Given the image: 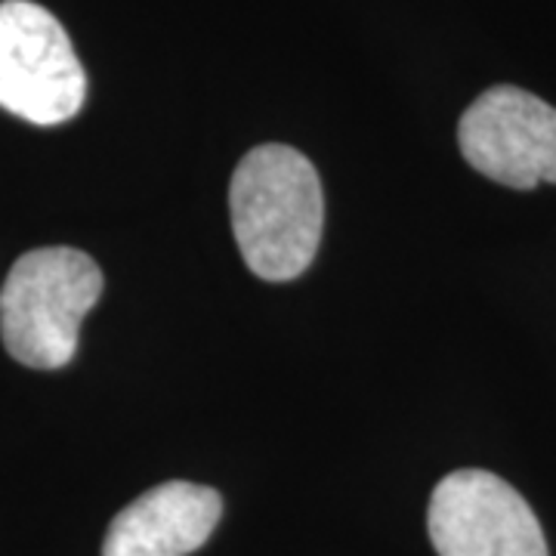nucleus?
Listing matches in <instances>:
<instances>
[{"label":"nucleus","mask_w":556,"mask_h":556,"mask_svg":"<svg viewBox=\"0 0 556 556\" xmlns=\"http://www.w3.org/2000/svg\"><path fill=\"white\" fill-rule=\"evenodd\" d=\"M87 75L60 20L31 0L0 3V109L53 127L80 112Z\"/></svg>","instance_id":"3"},{"label":"nucleus","mask_w":556,"mask_h":556,"mask_svg":"<svg viewBox=\"0 0 556 556\" xmlns=\"http://www.w3.org/2000/svg\"><path fill=\"white\" fill-rule=\"evenodd\" d=\"M427 529L439 556H551L526 497L489 470H455L442 479Z\"/></svg>","instance_id":"4"},{"label":"nucleus","mask_w":556,"mask_h":556,"mask_svg":"<svg viewBox=\"0 0 556 556\" xmlns=\"http://www.w3.org/2000/svg\"><path fill=\"white\" fill-rule=\"evenodd\" d=\"M457 142L470 167L510 189L556 182V109L501 84L460 115Z\"/></svg>","instance_id":"5"},{"label":"nucleus","mask_w":556,"mask_h":556,"mask_svg":"<svg viewBox=\"0 0 556 556\" xmlns=\"http://www.w3.org/2000/svg\"><path fill=\"white\" fill-rule=\"evenodd\" d=\"M102 294V269L78 248L22 254L0 291V338L20 365L65 368L78 353L84 316Z\"/></svg>","instance_id":"2"},{"label":"nucleus","mask_w":556,"mask_h":556,"mask_svg":"<svg viewBox=\"0 0 556 556\" xmlns=\"http://www.w3.org/2000/svg\"><path fill=\"white\" fill-rule=\"evenodd\" d=\"M223 497L195 482H161L112 519L102 556H189L217 529Z\"/></svg>","instance_id":"6"},{"label":"nucleus","mask_w":556,"mask_h":556,"mask_svg":"<svg viewBox=\"0 0 556 556\" xmlns=\"http://www.w3.org/2000/svg\"><path fill=\"white\" fill-rule=\"evenodd\" d=\"M232 236L248 269L266 281H291L316 260L325 195L313 161L291 146L251 149L229 182Z\"/></svg>","instance_id":"1"}]
</instances>
